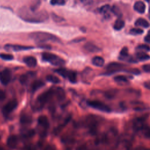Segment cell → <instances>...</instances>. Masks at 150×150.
<instances>
[{"mask_svg":"<svg viewBox=\"0 0 150 150\" xmlns=\"http://www.w3.org/2000/svg\"><path fill=\"white\" fill-rule=\"evenodd\" d=\"M142 69L146 73H150V64H146L142 66Z\"/></svg>","mask_w":150,"mask_h":150,"instance_id":"e575fe53","label":"cell"},{"mask_svg":"<svg viewBox=\"0 0 150 150\" xmlns=\"http://www.w3.org/2000/svg\"><path fill=\"white\" fill-rule=\"evenodd\" d=\"M148 34H149L150 35V30H149V32H148Z\"/></svg>","mask_w":150,"mask_h":150,"instance_id":"f6af8a7d","label":"cell"},{"mask_svg":"<svg viewBox=\"0 0 150 150\" xmlns=\"http://www.w3.org/2000/svg\"><path fill=\"white\" fill-rule=\"evenodd\" d=\"M42 59L52 65L56 66H61L65 64V61L60 57L48 52H44L42 53Z\"/></svg>","mask_w":150,"mask_h":150,"instance_id":"3957f363","label":"cell"},{"mask_svg":"<svg viewBox=\"0 0 150 150\" xmlns=\"http://www.w3.org/2000/svg\"><path fill=\"white\" fill-rule=\"evenodd\" d=\"M114 80L120 86H127L130 83L128 77L124 75H118L115 76Z\"/></svg>","mask_w":150,"mask_h":150,"instance_id":"5bb4252c","label":"cell"},{"mask_svg":"<svg viewBox=\"0 0 150 150\" xmlns=\"http://www.w3.org/2000/svg\"><path fill=\"white\" fill-rule=\"evenodd\" d=\"M52 5H63L65 4L64 0H50Z\"/></svg>","mask_w":150,"mask_h":150,"instance_id":"d6a6232c","label":"cell"},{"mask_svg":"<svg viewBox=\"0 0 150 150\" xmlns=\"http://www.w3.org/2000/svg\"><path fill=\"white\" fill-rule=\"evenodd\" d=\"M135 25L136 26H141V27H143V28H148V27L149 26V22L146 20L143 19V18H139V19H138L135 21Z\"/></svg>","mask_w":150,"mask_h":150,"instance_id":"603a6c76","label":"cell"},{"mask_svg":"<svg viewBox=\"0 0 150 150\" xmlns=\"http://www.w3.org/2000/svg\"><path fill=\"white\" fill-rule=\"evenodd\" d=\"M143 33V30L139 28H132L130 30V33L134 35H140Z\"/></svg>","mask_w":150,"mask_h":150,"instance_id":"4dcf8cb0","label":"cell"},{"mask_svg":"<svg viewBox=\"0 0 150 150\" xmlns=\"http://www.w3.org/2000/svg\"><path fill=\"white\" fill-rule=\"evenodd\" d=\"M5 97H6L5 93L2 90H0V101L4 100Z\"/></svg>","mask_w":150,"mask_h":150,"instance_id":"74e56055","label":"cell"},{"mask_svg":"<svg viewBox=\"0 0 150 150\" xmlns=\"http://www.w3.org/2000/svg\"><path fill=\"white\" fill-rule=\"evenodd\" d=\"M33 47L32 46H23V45H11L8 44L5 46V49L8 51H14V52H18L22 50H26L32 49Z\"/></svg>","mask_w":150,"mask_h":150,"instance_id":"8fae6325","label":"cell"},{"mask_svg":"<svg viewBox=\"0 0 150 150\" xmlns=\"http://www.w3.org/2000/svg\"><path fill=\"white\" fill-rule=\"evenodd\" d=\"M111 11L115 16H117L118 17H121L122 16V12H121L120 9L117 6H115V5L113 6L111 8Z\"/></svg>","mask_w":150,"mask_h":150,"instance_id":"83f0119b","label":"cell"},{"mask_svg":"<svg viewBox=\"0 0 150 150\" xmlns=\"http://www.w3.org/2000/svg\"><path fill=\"white\" fill-rule=\"evenodd\" d=\"M110 9H111V8H110V5H105L100 8V12L103 15H107V13L110 11Z\"/></svg>","mask_w":150,"mask_h":150,"instance_id":"f1b7e54d","label":"cell"},{"mask_svg":"<svg viewBox=\"0 0 150 150\" xmlns=\"http://www.w3.org/2000/svg\"><path fill=\"white\" fill-rule=\"evenodd\" d=\"M149 19H150V9H149Z\"/></svg>","mask_w":150,"mask_h":150,"instance_id":"7bdbcfd3","label":"cell"},{"mask_svg":"<svg viewBox=\"0 0 150 150\" xmlns=\"http://www.w3.org/2000/svg\"><path fill=\"white\" fill-rule=\"evenodd\" d=\"M11 71L8 69H5L0 71V81L4 85H7L11 80Z\"/></svg>","mask_w":150,"mask_h":150,"instance_id":"30bf717a","label":"cell"},{"mask_svg":"<svg viewBox=\"0 0 150 150\" xmlns=\"http://www.w3.org/2000/svg\"><path fill=\"white\" fill-rule=\"evenodd\" d=\"M94 77L93 70L90 68H87L83 73V81L86 83H90Z\"/></svg>","mask_w":150,"mask_h":150,"instance_id":"4fadbf2b","label":"cell"},{"mask_svg":"<svg viewBox=\"0 0 150 150\" xmlns=\"http://www.w3.org/2000/svg\"><path fill=\"white\" fill-rule=\"evenodd\" d=\"M56 71L63 77L67 78L71 83H74L77 81V74L73 71L61 68L56 70Z\"/></svg>","mask_w":150,"mask_h":150,"instance_id":"52a82bcc","label":"cell"},{"mask_svg":"<svg viewBox=\"0 0 150 150\" xmlns=\"http://www.w3.org/2000/svg\"><path fill=\"white\" fill-rule=\"evenodd\" d=\"M38 124L45 129H47L49 127V122L48 118L45 115H42L39 116L38 119Z\"/></svg>","mask_w":150,"mask_h":150,"instance_id":"e0dca14e","label":"cell"},{"mask_svg":"<svg viewBox=\"0 0 150 150\" xmlns=\"http://www.w3.org/2000/svg\"><path fill=\"white\" fill-rule=\"evenodd\" d=\"M145 41L148 43H150V35L148 33V35L145 37Z\"/></svg>","mask_w":150,"mask_h":150,"instance_id":"60d3db41","label":"cell"},{"mask_svg":"<svg viewBox=\"0 0 150 150\" xmlns=\"http://www.w3.org/2000/svg\"><path fill=\"white\" fill-rule=\"evenodd\" d=\"M27 79H28V77H27V76L26 75H23V76H21V77H20V81H21V83H25L26 80H27Z\"/></svg>","mask_w":150,"mask_h":150,"instance_id":"f35d334b","label":"cell"},{"mask_svg":"<svg viewBox=\"0 0 150 150\" xmlns=\"http://www.w3.org/2000/svg\"><path fill=\"white\" fill-rule=\"evenodd\" d=\"M136 57L137 59L141 61H145L150 59V56L144 52H138L136 54Z\"/></svg>","mask_w":150,"mask_h":150,"instance_id":"cb8c5ba5","label":"cell"},{"mask_svg":"<svg viewBox=\"0 0 150 150\" xmlns=\"http://www.w3.org/2000/svg\"><path fill=\"white\" fill-rule=\"evenodd\" d=\"M134 9L138 13H142L145 10V5L142 1H137L135 3L134 5Z\"/></svg>","mask_w":150,"mask_h":150,"instance_id":"ffe728a7","label":"cell"},{"mask_svg":"<svg viewBox=\"0 0 150 150\" xmlns=\"http://www.w3.org/2000/svg\"><path fill=\"white\" fill-rule=\"evenodd\" d=\"M144 86L145 88L150 90V80L146 81L144 83Z\"/></svg>","mask_w":150,"mask_h":150,"instance_id":"8d00e7d4","label":"cell"},{"mask_svg":"<svg viewBox=\"0 0 150 150\" xmlns=\"http://www.w3.org/2000/svg\"><path fill=\"white\" fill-rule=\"evenodd\" d=\"M84 49L90 53H96V52H98L101 50V49L99 48L97 46H96V45L90 43V42H88L87 43H86L84 45Z\"/></svg>","mask_w":150,"mask_h":150,"instance_id":"9a60e30c","label":"cell"},{"mask_svg":"<svg viewBox=\"0 0 150 150\" xmlns=\"http://www.w3.org/2000/svg\"><path fill=\"white\" fill-rule=\"evenodd\" d=\"M18 106L17 100L14 99L8 102L2 108V113L4 115H8L11 113Z\"/></svg>","mask_w":150,"mask_h":150,"instance_id":"9c48e42d","label":"cell"},{"mask_svg":"<svg viewBox=\"0 0 150 150\" xmlns=\"http://www.w3.org/2000/svg\"><path fill=\"white\" fill-rule=\"evenodd\" d=\"M52 18H53V19L54 21H55L56 22H61L64 20L63 18H62L55 14H52Z\"/></svg>","mask_w":150,"mask_h":150,"instance_id":"d590c367","label":"cell"},{"mask_svg":"<svg viewBox=\"0 0 150 150\" xmlns=\"http://www.w3.org/2000/svg\"><path fill=\"white\" fill-rule=\"evenodd\" d=\"M0 57L5 60H11L13 59V56L11 54L0 53Z\"/></svg>","mask_w":150,"mask_h":150,"instance_id":"f546056e","label":"cell"},{"mask_svg":"<svg viewBox=\"0 0 150 150\" xmlns=\"http://www.w3.org/2000/svg\"><path fill=\"white\" fill-rule=\"evenodd\" d=\"M87 104L90 107H92L102 112H110L111 111V108L108 105L100 101L90 100L87 101Z\"/></svg>","mask_w":150,"mask_h":150,"instance_id":"5b68a950","label":"cell"},{"mask_svg":"<svg viewBox=\"0 0 150 150\" xmlns=\"http://www.w3.org/2000/svg\"><path fill=\"white\" fill-rule=\"evenodd\" d=\"M23 60V62L29 67H35L37 64L36 59L33 56L25 57Z\"/></svg>","mask_w":150,"mask_h":150,"instance_id":"ac0fdd59","label":"cell"},{"mask_svg":"<svg viewBox=\"0 0 150 150\" xmlns=\"http://www.w3.org/2000/svg\"><path fill=\"white\" fill-rule=\"evenodd\" d=\"M44 150H56V149L53 146H52L51 145H48L45 147Z\"/></svg>","mask_w":150,"mask_h":150,"instance_id":"ab89813d","label":"cell"},{"mask_svg":"<svg viewBox=\"0 0 150 150\" xmlns=\"http://www.w3.org/2000/svg\"><path fill=\"white\" fill-rule=\"evenodd\" d=\"M18 15L22 19L29 22H42L48 19L47 13L45 11H35L28 7L21 8L18 11Z\"/></svg>","mask_w":150,"mask_h":150,"instance_id":"6da1fadb","label":"cell"},{"mask_svg":"<svg viewBox=\"0 0 150 150\" xmlns=\"http://www.w3.org/2000/svg\"><path fill=\"white\" fill-rule=\"evenodd\" d=\"M145 125V118L138 117L134 120L132 127L135 131L139 132Z\"/></svg>","mask_w":150,"mask_h":150,"instance_id":"7c38bea8","label":"cell"},{"mask_svg":"<svg viewBox=\"0 0 150 150\" xmlns=\"http://www.w3.org/2000/svg\"><path fill=\"white\" fill-rule=\"evenodd\" d=\"M132 105L134 110L135 111H144L146 110L145 104L140 101H134L132 103Z\"/></svg>","mask_w":150,"mask_h":150,"instance_id":"44dd1931","label":"cell"},{"mask_svg":"<svg viewBox=\"0 0 150 150\" xmlns=\"http://www.w3.org/2000/svg\"><path fill=\"white\" fill-rule=\"evenodd\" d=\"M18 142V139L16 135H12L8 137V138H7L6 144L8 147H9L10 148H15L17 146Z\"/></svg>","mask_w":150,"mask_h":150,"instance_id":"2e32d148","label":"cell"},{"mask_svg":"<svg viewBox=\"0 0 150 150\" xmlns=\"http://www.w3.org/2000/svg\"><path fill=\"white\" fill-rule=\"evenodd\" d=\"M46 80L51 83H54V84H57L60 82V80L56 76L52 75V74H49L46 76Z\"/></svg>","mask_w":150,"mask_h":150,"instance_id":"484cf974","label":"cell"},{"mask_svg":"<svg viewBox=\"0 0 150 150\" xmlns=\"http://www.w3.org/2000/svg\"><path fill=\"white\" fill-rule=\"evenodd\" d=\"M32 122V118L26 114L22 115V117H21V122L22 124H29Z\"/></svg>","mask_w":150,"mask_h":150,"instance_id":"4316f807","label":"cell"},{"mask_svg":"<svg viewBox=\"0 0 150 150\" xmlns=\"http://www.w3.org/2000/svg\"><path fill=\"white\" fill-rule=\"evenodd\" d=\"M56 93V90L53 88L49 89L46 91L40 94L37 98L38 103L40 105H43L47 103L50 100H51L53 95Z\"/></svg>","mask_w":150,"mask_h":150,"instance_id":"8992f818","label":"cell"},{"mask_svg":"<svg viewBox=\"0 0 150 150\" xmlns=\"http://www.w3.org/2000/svg\"><path fill=\"white\" fill-rule=\"evenodd\" d=\"M134 150H150V149L146 148H144V147H138Z\"/></svg>","mask_w":150,"mask_h":150,"instance_id":"b9f144b4","label":"cell"},{"mask_svg":"<svg viewBox=\"0 0 150 150\" xmlns=\"http://www.w3.org/2000/svg\"><path fill=\"white\" fill-rule=\"evenodd\" d=\"M137 49L138 50H139L141 51H144V52H148L150 50V47L148 45H139Z\"/></svg>","mask_w":150,"mask_h":150,"instance_id":"1f68e13d","label":"cell"},{"mask_svg":"<svg viewBox=\"0 0 150 150\" xmlns=\"http://www.w3.org/2000/svg\"><path fill=\"white\" fill-rule=\"evenodd\" d=\"M92 63L97 67H102L104 64V60L102 57L95 56L92 59Z\"/></svg>","mask_w":150,"mask_h":150,"instance_id":"7402d4cb","label":"cell"},{"mask_svg":"<svg viewBox=\"0 0 150 150\" xmlns=\"http://www.w3.org/2000/svg\"><path fill=\"white\" fill-rule=\"evenodd\" d=\"M45 85V83L40 80H34L30 84V88L32 91H35L39 88H41Z\"/></svg>","mask_w":150,"mask_h":150,"instance_id":"d6986e66","label":"cell"},{"mask_svg":"<svg viewBox=\"0 0 150 150\" xmlns=\"http://www.w3.org/2000/svg\"><path fill=\"white\" fill-rule=\"evenodd\" d=\"M29 38L39 43H43L47 41H59V39L56 36L50 33L43 32H32L29 34Z\"/></svg>","mask_w":150,"mask_h":150,"instance_id":"7a4b0ae2","label":"cell"},{"mask_svg":"<svg viewBox=\"0 0 150 150\" xmlns=\"http://www.w3.org/2000/svg\"><path fill=\"white\" fill-rule=\"evenodd\" d=\"M124 66H125L124 64L120 63H117V62L110 63L106 67V70H107L106 74H109L114 73L117 71H122L123 70V68Z\"/></svg>","mask_w":150,"mask_h":150,"instance_id":"ba28073f","label":"cell"},{"mask_svg":"<svg viewBox=\"0 0 150 150\" xmlns=\"http://www.w3.org/2000/svg\"><path fill=\"white\" fill-rule=\"evenodd\" d=\"M115 93H116V91L113 90H111V91H108L107 92L105 93V96L108 98H113L115 96Z\"/></svg>","mask_w":150,"mask_h":150,"instance_id":"836d02e7","label":"cell"},{"mask_svg":"<svg viewBox=\"0 0 150 150\" xmlns=\"http://www.w3.org/2000/svg\"><path fill=\"white\" fill-rule=\"evenodd\" d=\"M125 25V23L124 21L121 19H118L117 20H116V21L115 22L114 24V28L115 30H121V29L123 28V27Z\"/></svg>","mask_w":150,"mask_h":150,"instance_id":"d4e9b609","label":"cell"},{"mask_svg":"<svg viewBox=\"0 0 150 150\" xmlns=\"http://www.w3.org/2000/svg\"><path fill=\"white\" fill-rule=\"evenodd\" d=\"M101 141L107 144L116 145L118 143L119 138L117 135V132L115 129H110L104 135Z\"/></svg>","mask_w":150,"mask_h":150,"instance_id":"277c9868","label":"cell"},{"mask_svg":"<svg viewBox=\"0 0 150 150\" xmlns=\"http://www.w3.org/2000/svg\"><path fill=\"white\" fill-rule=\"evenodd\" d=\"M145 1H147V2H149V1H150V0H145Z\"/></svg>","mask_w":150,"mask_h":150,"instance_id":"ee69618b","label":"cell"}]
</instances>
